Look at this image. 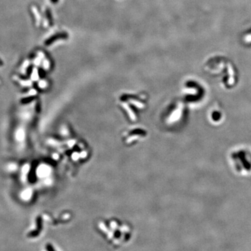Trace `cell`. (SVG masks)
Listing matches in <instances>:
<instances>
[{"label": "cell", "mask_w": 251, "mask_h": 251, "mask_svg": "<svg viewBox=\"0 0 251 251\" xmlns=\"http://www.w3.org/2000/svg\"><path fill=\"white\" fill-rule=\"evenodd\" d=\"M121 106H122V108L125 109V110L126 111L127 114L128 115V116H129L130 119H131L132 121H135V120H136V116H135V113L133 112L132 109L130 108L129 105H128L126 103H122Z\"/></svg>", "instance_id": "6da1fadb"}, {"label": "cell", "mask_w": 251, "mask_h": 251, "mask_svg": "<svg viewBox=\"0 0 251 251\" xmlns=\"http://www.w3.org/2000/svg\"><path fill=\"white\" fill-rule=\"evenodd\" d=\"M51 173V168L47 166H42L40 167L39 170V174L40 176L42 177H45V176H49Z\"/></svg>", "instance_id": "7a4b0ae2"}, {"label": "cell", "mask_w": 251, "mask_h": 251, "mask_svg": "<svg viewBox=\"0 0 251 251\" xmlns=\"http://www.w3.org/2000/svg\"><path fill=\"white\" fill-rule=\"evenodd\" d=\"M67 36L68 35L66 34V33H62V34H57V35L53 36L52 38H50V39H49L48 40L46 41V44H47V45H50V44H51L52 43H53L54 41L58 40V39H66Z\"/></svg>", "instance_id": "3957f363"}, {"label": "cell", "mask_w": 251, "mask_h": 251, "mask_svg": "<svg viewBox=\"0 0 251 251\" xmlns=\"http://www.w3.org/2000/svg\"><path fill=\"white\" fill-rule=\"evenodd\" d=\"M130 103L131 104V105H134L135 107H136L138 109H143L144 108V105L142 103V102L138 101V100H133V99H130L129 100Z\"/></svg>", "instance_id": "277c9868"}, {"label": "cell", "mask_w": 251, "mask_h": 251, "mask_svg": "<svg viewBox=\"0 0 251 251\" xmlns=\"http://www.w3.org/2000/svg\"><path fill=\"white\" fill-rule=\"evenodd\" d=\"M71 158H72V159L74 161H77V160H78L79 158H80V153H78L77 152L73 153V154L71 155Z\"/></svg>", "instance_id": "5b68a950"}, {"label": "cell", "mask_w": 251, "mask_h": 251, "mask_svg": "<svg viewBox=\"0 0 251 251\" xmlns=\"http://www.w3.org/2000/svg\"><path fill=\"white\" fill-rule=\"evenodd\" d=\"M138 138H139V136H138V135H132V136H130L129 138H128V140H127V142L130 143V142H131L136 140L137 139H138Z\"/></svg>", "instance_id": "8992f818"}, {"label": "cell", "mask_w": 251, "mask_h": 251, "mask_svg": "<svg viewBox=\"0 0 251 251\" xmlns=\"http://www.w3.org/2000/svg\"><path fill=\"white\" fill-rule=\"evenodd\" d=\"M75 144V140H69V141H68V142H67L68 146H69L70 148L73 147L74 146V144Z\"/></svg>", "instance_id": "52a82bcc"}, {"label": "cell", "mask_w": 251, "mask_h": 251, "mask_svg": "<svg viewBox=\"0 0 251 251\" xmlns=\"http://www.w3.org/2000/svg\"><path fill=\"white\" fill-rule=\"evenodd\" d=\"M62 135L64 136H67L69 135V131L66 128H62Z\"/></svg>", "instance_id": "ba28073f"}, {"label": "cell", "mask_w": 251, "mask_h": 251, "mask_svg": "<svg viewBox=\"0 0 251 251\" xmlns=\"http://www.w3.org/2000/svg\"><path fill=\"white\" fill-rule=\"evenodd\" d=\"M87 151H82V152L80 153V156L81 158H85L86 157H87Z\"/></svg>", "instance_id": "9c48e42d"}, {"label": "cell", "mask_w": 251, "mask_h": 251, "mask_svg": "<svg viewBox=\"0 0 251 251\" xmlns=\"http://www.w3.org/2000/svg\"><path fill=\"white\" fill-rule=\"evenodd\" d=\"M39 86L41 87H42V88H44V87H45L47 86V83H46L45 81H41L40 84H39Z\"/></svg>", "instance_id": "30bf717a"}, {"label": "cell", "mask_w": 251, "mask_h": 251, "mask_svg": "<svg viewBox=\"0 0 251 251\" xmlns=\"http://www.w3.org/2000/svg\"><path fill=\"white\" fill-rule=\"evenodd\" d=\"M53 158L55 160H57L59 158V155L57 153H54V154H53Z\"/></svg>", "instance_id": "8fae6325"}, {"label": "cell", "mask_w": 251, "mask_h": 251, "mask_svg": "<svg viewBox=\"0 0 251 251\" xmlns=\"http://www.w3.org/2000/svg\"><path fill=\"white\" fill-rule=\"evenodd\" d=\"M51 1H52L53 3H57L58 0H51Z\"/></svg>", "instance_id": "7c38bea8"}]
</instances>
